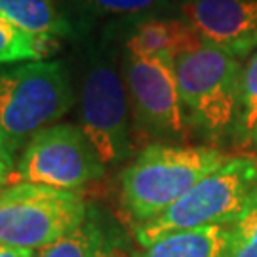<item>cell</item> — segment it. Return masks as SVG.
<instances>
[{
    "label": "cell",
    "mask_w": 257,
    "mask_h": 257,
    "mask_svg": "<svg viewBox=\"0 0 257 257\" xmlns=\"http://www.w3.org/2000/svg\"><path fill=\"white\" fill-rule=\"evenodd\" d=\"M227 160L215 147L151 143L122 172V202L138 225L147 223Z\"/></svg>",
    "instance_id": "1"
},
{
    "label": "cell",
    "mask_w": 257,
    "mask_h": 257,
    "mask_svg": "<svg viewBox=\"0 0 257 257\" xmlns=\"http://www.w3.org/2000/svg\"><path fill=\"white\" fill-rule=\"evenodd\" d=\"M76 95L61 61H29L0 67V130L14 153L38 132L59 124Z\"/></svg>",
    "instance_id": "2"
},
{
    "label": "cell",
    "mask_w": 257,
    "mask_h": 257,
    "mask_svg": "<svg viewBox=\"0 0 257 257\" xmlns=\"http://www.w3.org/2000/svg\"><path fill=\"white\" fill-rule=\"evenodd\" d=\"M257 189V158L229 156L225 164L206 175L155 219L136 229L138 242L145 248L170 232L232 223Z\"/></svg>",
    "instance_id": "3"
},
{
    "label": "cell",
    "mask_w": 257,
    "mask_h": 257,
    "mask_svg": "<svg viewBox=\"0 0 257 257\" xmlns=\"http://www.w3.org/2000/svg\"><path fill=\"white\" fill-rule=\"evenodd\" d=\"M174 69L189 128L208 139L232 136L242 73L238 59L200 42L179 55Z\"/></svg>",
    "instance_id": "4"
},
{
    "label": "cell",
    "mask_w": 257,
    "mask_h": 257,
    "mask_svg": "<svg viewBox=\"0 0 257 257\" xmlns=\"http://www.w3.org/2000/svg\"><path fill=\"white\" fill-rule=\"evenodd\" d=\"M82 196L44 185L12 183L0 191V246L40 249L82 225Z\"/></svg>",
    "instance_id": "5"
},
{
    "label": "cell",
    "mask_w": 257,
    "mask_h": 257,
    "mask_svg": "<svg viewBox=\"0 0 257 257\" xmlns=\"http://www.w3.org/2000/svg\"><path fill=\"white\" fill-rule=\"evenodd\" d=\"M78 112L86 139L103 166L116 164L130 151V103L124 74L109 54L88 61L78 92Z\"/></svg>",
    "instance_id": "6"
},
{
    "label": "cell",
    "mask_w": 257,
    "mask_h": 257,
    "mask_svg": "<svg viewBox=\"0 0 257 257\" xmlns=\"http://www.w3.org/2000/svg\"><path fill=\"white\" fill-rule=\"evenodd\" d=\"M103 170L105 166L82 130L73 124H54L25 145L10 181L76 193L99 179Z\"/></svg>",
    "instance_id": "7"
},
{
    "label": "cell",
    "mask_w": 257,
    "mask_h": 257,
    "mask_svg": "<svg viewBox=\"0 0 257 257\" xmlns=\"http://www.w3.org/2000/svg\"><path fill=\"white\" fill-rule=\"evenodd\" d=\"M122 74L136 126L153 138L183 141L189 134V122L174 65L126 52Z\"/></svg>",
    "instance_id": "8"
},
{
    "label": "cell",
    "mask_w": 257,
    "mask_h": 257,
    "mask_svg": "<svg viewBox=\"0 0 257 257\" xmlns=\"http://www.w3.org/2000/svg\"><path fill=\"white\" fill-rule=\"evenodd\" d=\"M181 18L202 42L236 59L257 50V0H183Z\"/></svg>",
    "instance_id": "9"
},
{
    "label": "cell",
    "mask_w": 257,
    "mask_h": 257,
    "mask_svg": "<svg viewBox=\"0 0 257 257\" xmlns=\"http://www.w3.org/2000/svg\"><path fill=\"white\" fill-rule=\"evenodd\" d=\"M200 42L202 38L183 18H149L132 31L126 40V52L174 65L179 55Z\"/></svg>",
    "instance_id": "10"
},
{
    "label": "cell",
    "mask_w": 257,
    "mask_h": 257,
    "mask_svg": "<svg viewBox=\"0 0 257 257\" xmlns=\"http://www.w3.org/2000/svg\"><path fill=\"white\" fill-rule=\"evenodd\" d=\"M230 223L177 230L145 246L139 257H225Z\"/></svg>",
    "instance_id": "11"
},
{
    "label": "cell",
    "mask_w": 257,
    "mask_h": 257,
    "mask_svg": "<svg viewBox=\"0 0 257 257\" xmlns=\"http://www.w3.org/2000/svg\"><path fill=\"white\" fill-rule=\"evenodd\" d=\"M37 257H124V251L99 219L88 213L82 225L46 248L37 249Z\"/></svg>",
    "instance_id": "12"
},
{
    "label": "cell",
    "mask_w": 257,
    "mask_h": 257,
    "mask_svg": "<svg viewBox=\"0 0 257 257\" xmlns=\"http://www.w3.org/2000/svg\"><path fill=\"white\" fill-rule=\"evenodd\" d=\"M0 12L35 37L57 40L73 33L71 21L54 0H0Z\"/></svg>",
    "instance_id": "13"
},
{
    "label": "cell",
    "mask_w": 257,
    "mask_h": 257,
    "mask_svg": "<svg viewBox=\"0 0 257 257\" xmlns=\"http://www.w3.org/2000/svg\"><path fill=\"white\" fill-rule=\"evenodd\" d=\"M55 48V40L31 35L0 12V67L42 61Z\"/></svg>",
    "instance_id": "14"
},
{
    "label": "cell",
    "mask_w": 257,
    "mask_h": 257,
    "mask_svg": "<svg viewBox=\"0 0 257 257\" xmlns=\"http://www.w3.org/2000/svg\"><path fill=\"white\" fill-rule=\"evenodd\" d=\"M232 138L238 145L257 141V50L248 57L240 73V92Z\"/></svg>",
    "instance_id": "15"
},
{
    "label": "cell",
    "mask_w": 257,
    "mask_h": 257,
    "mask_svg": "<svg viewBox=\"0 0 257 257\" xmlns=\"http://www.w3.org/2000/svg\"><path fill=\"white\" fill-rule=\"evenodd\" d=\"M225 257H257V189L238 217L230 223Z\"/></svg>",
    "instance_id": "16"
},
{
    "label": "cell",
    "mask_w": 257,
    "mask_h": 257,
    "mask_svg": "<svg viewBox=\"0 0 257 257\" xmlns=\"http://www.w3.org/2000/svg\"><path fill=\"white\" fill-rule=\"evenodd\" d=\"M95 10L114 16H136L160 8L164 0H86Z\"/></svg>",
    "instance_id": "17"
},
{
    "label": "cell",
    "mask_w": 257,
    "mask_h": 257,
    "mask_svg": "<svg viewBox=\"0 0 257 257\" xmlns=\"http://www.w3.org/2000/svg\"><path fill=\"white\" fill-rule=\"evenodd\" d=\"M14 156L16 153L12 151L4 132L0 130V183L2 185L10 181V177L14 174Z\"/></svg>",
    "instance_id": "18"
},
{
    "label": "cell",
    "mask_w": 257,
    "mask_h": 257,
    "mask_svg": "<svg viewBox=\"0 0 257 257\" xmlns=\"http://www.w3.org/2000/svg\"><path fill=\"white\" fill-rule=\"evenodd\" d=\"M0 257H37V251H35V249L0 246Z\"/></svg>",
    "instance_id": "19"
},
{
    "label": "cell",
    "mask_w": 257,
    "mask_h": 257,
    "mask_svg": "<svg viewBox=\"0 0 257 257\" xmlns=\"http://www.w3.org/2000/svg\"><path fill=\"white\" fill-rule=\"evenodd\" d=\"M255 147H257V141H255Z\"/></svg>",
    "instance_id": "20"
},
{
    "label": "cell",
    "mask_w": 257,
    "mask_h": 257,
    "mask_svg": "<svg viewBox=\"0 0 257 257\" xmlns=\"http://www.w3.org/2000/svg\"><path fill=\"white\" fill-rule=\"evenodd\" d=\"M0 185H2V183H0Z\"/></svg>",
    "instance_id": "21"
}]
</instances>
